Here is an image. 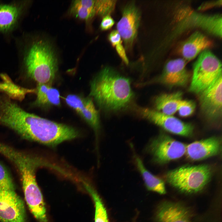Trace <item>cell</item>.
<instances>
[{
    "label": "cell",
    "instance_id": "obj_1",
    "mask_svg": "<svg viewBox=\"0 0 222 222\" xmlns=\"http://www.w3.org/2000/svg\"><path fill=\"white\" fill-rule=\"evenodd\" d=\"M130 84L129 78L106 67L92 80L89 97L103 110L117 111L128 106L133 98Z\"/></svg>",
    "mask_w": 222,
    "mask_h": 222
},
{
    "label": "cell",
    "instance_id": "obj_2",
    "mask_svg": "<svg viewBox=\"0 0 222 222\" xmlns=\"http://www.w3.org/2000/svg\"><path fill=\"white\" fill-rule=\"evenodd\" d=\"M23 62L28 76L38 83L50 84L58 70L57 59L50 45L44 41L33 42L24 51Z\"/></svg>",
    "mask_w": 222,
    "mask_h": 222
},
{
    "label": "cell",
    "instance_id": "obj_3",
    "mask_svg": "<svg viewBox=\"0 0 222 222\" xmlns=\"http://www.w3.org/2000/svg\"><path fill=\"white\" fill-rule=\"evenodd\" d=\"M212 170L207 164L187 165L168 171L167 182L180 192L195 193L202 190L209 182Z\"/></svg>",
    "mask_w": 222,
    "mask_h": 222
},
{
    "label": "cell",
    "instance_id": "obj_4",
    "mask_svg": "<svg viewBox=\"0 0 222 222\" xmlns=\"http://www.w3.org/2000/svg\"><path fill=\"white\" fill-rule=\"evenodd\" d=\"M222 76V64L219 59L208 49L202 52L194 64L189 90L199 94Z\"/></svg>",
    "mask_w": 222,
    "mask_h": 222
},
{
    "label": "cell",
    "instance_id": "obj_5",
    "mask_svg": "<svg viewBox=\"0 0 222 222\" xmlns=\"http://www.w3.org/2000/svg\"><path fill=\"white\" fill-rule=\"evenodd\" d=\"M176 17V30L178 32L189 28L198 27L218 37H222V16L219 14H203L185 7L178 11Z\"/></svg>",
    "mask_w": 222,
    "mask_h": 222
},
{
    "label": "cell",
    "instance_id": "obj_6",
    "mask_svg": "<svg viewBox=\"0 0 222 222\" xmlns=\"http://www.w3.org/2000/svg\"><path fill=\"white\" fill-rule=\"evenodd\" d=\"M133 106L134 110L140 116L169 132L186 137H190L193 134L194 127L192 124L183 121L173 115L135 105Z\"/></svg>",
    "mask_w": 222,
    "mask_h": 222
},
{
    "label": "cell",
    "instance_id": "obj_7",
    "mask_svg": "<svg viewBox=\"0 0 222 222\" xmlns=\"http://www.w3.org/2000/svg\"><path fill=\"white\" fill-rule=\"evenodd\" d=\"M186 145L165 134L154 139L149 146L154 160L164 164L182 157L186 153Z\"/></svg>",
    "mask_w": 222,
    "mask_h": 222
},
{
    "label": "cell",
    "instance_id": "obj_8",
    "mask_svg": "<svg viewBox=\"0 0 222 222\" xmlns=\"http://www.w3.org/2000/svg\"><path fill=\"white\" fill-rule=\"evenodd\" d=\"M222 79L221 76L198 94L201 112L209 122H217L221 118Z\"/></svg>",
    "mask_w": 222,
    "mask_h": 222
},
{
    "label": "cell",
    "instance_id": "obj_9",
    "mask_svg": "<svg viewBox=\"0 0 222 222\" xmlns=\"http://www.w3.org/2000/svg\"><path fill=\"white\" fill-rule=\"evenodd\" d=\"M186 61L183 58L169 60L165 64L162 72L158 77L137 84L143 86L154 83H160L170 87L183 86L188 82L190 75L186 68Z\"/></svg>",
    "mask_w": 222,
    "mask_h": 222
},
{
    "label": "cell",
    "instance_id": "obj_10",
    "mask_svg": "<svg viewBox=\"0 0 222 222\" xmlns=\"http://www.w3.org/2000/svg\"><path fill=\"white\" fill-rule=\"evenodd\" d=\"M0 221L26 222L23 203L14 191L0 187Z\"/></svg>",
    "mask_w": 222,
    "mask_h": 222
},
{
    "label": "cell",
    "instance_id": "obj_11",
    "mask_svg": "<svg viewBox=\"0 0 222 222\" xmlns=\"http://www.w3.org/2000/svg\"><path fill=\"white\" fill-rule=\"evenodd\" d=\"M67 104L75 110L92 127L95 133L97 142L100 129L98 112L90 97H83L75 94H69L65 98Z\"/></svg>",
    "mask_w": 222,
    "mask_h": 222
},
{
    "label": "cell",
    "instance_id": "obj_12",
    "mask_svg": "<svg viewBox=\"0 0 222 222\" xmlns=\"http://www.w3.org/2000/svg\"><path fill=\"white\" fill-rule=\"evenodd\" d=\"M140 18L139 10L132 2L124 8L121 18L117 24V31L127 49L131 47L137 36Z\"/></svg>",
    "mask_w": 222,
    "mask_h": 222
},
{
    "label": "cell",
    "instance_id": "obj_13",
    "mask_svg": "<svg viewBox=\"0 0 222 222\" xmlns=\"http://www.w3.org/2000/svg\"><path fill=\"white\" fill-rule=\"evenodd\" d=\"M221 143L220 138L215 136L196 141L186 146L185 154L192 160L204 159L219 154Z\"/></svg>",
    "mask_w": 222,
    "mask_h": 222
},
{
    "label": "cell",
    "instance_id": "obj_14",
    "mask_svg": "<svg viewBox=\"0 0 222 222\" xmlns=\"http://www.w3.org/2000/svg\"><path fill=\"white\" fill-rule=\"evenodd\" d=\"M155 218L157 222H191V213L187 208L180 203L168 201L158 206Z\"/></svg>",
    "mask_w": 222,
    "mask_h": 222
},
{
    "label": "cell",
    "instance_id": "obj_15",
    "mask_svg": "<svg viewBox=\"0 0 222 222\" xmlns=\"http://www.w3.org/2000/svg\"><path fill=\"white\" fill-rule=\"evenodd\" d=\"M212 44V41L202 33H193L181 44L179 51L186 62L190 61L204 51L208 49Z\"/></svg>",
    "mask_w": 222,
    "mask_h": 222
},
{
    "label": "cell",
    "instance_id": "obj_16",
    "mask_svg": "<svg viewBox=\"0 0 222 222\" xmlns=\"http://www.w3.org/2000/svg\"><path fill=\"white\" fill-rule=\"evenodd\" d=\"M23 7L15 3L0 4V31L12 30L17 23Z\"/></svg>",
    "mask_w": 222,
    "mask_h": 222
},
{
    "label": "cell",
    "instance_id": "obj_17",
    "mask_svg": "<svg viewBox=\"0 0 222 222\" xmlns=\"http://www.w3.org/2000/svg\"><path fill=\"white\" fill-rule=\"evenodd\" d=\"M183 100L182 93L180 92L163 93L156 97L154 104L157 110L167 115H173L177 112Z\"/></svg>",
    "mask_w": 222,
    "mask_h": 222
},
{
    "label": "cell",
    "instance_id": "obj_18",
    "mask_svg": "<svg viewBox=\"0 0 222 222\" xmlns=\"http://www.w3.org/2000/svg\"><path fill=\"white\" fill-rule=\"evenodd\" d=\"M131 148L133 152L136 166L143 179L146 188L149 190L161 195L165 194L166 191L164 181L154 175L146 168L141 159L135 153L133 147Z\"/></svg>",
    "mask_w": 222,
    "mask_h": 222
},
{
    "label": "cell",
    "instance_id": "obj_19",
    "mask_svg": "<svg viewBox=\"0 0 222 222\" xmlns=\"http://www.w3.org/2000/svg\"><path fill=\"white\" fill-rule=\"evenodd\" d=\"M35 91L36 94V98L35 102L36 105L47 106H59L60 105L59 92L50 84H38Z\"/></svg>",
    "mask_w": 222,
    "mask_h": 222
},
{
    "label": "cell",
    "instance_id": "obj_20",
    "mask_svg": "<svg viewBox=\"0 0 222 222\" xmlns=\"http://www.w3.org/2000/svg\"><path fill=\"white\" fill-rule=\"evenodd\" d=\"M0 76L2 79L0 82V92L11 99L22 100L27 93L34 91L14 84L6 74H1Z\"/></svg>",
    "mask_w": 222,
    "mask_h": 222
},
{
    "label": "cell",
    "instance_id": "obj_21",
    "mask_svg": "<svg viewBox=\"0 0 222 222\" xmlns=\"http://www.w3.org/2000/svg\"><path fill=\"white\" fill-rule=\"evenodd\" d=\"M84 185L94 202L95 209V222H109L105 208L98 193L88 183L84 182Z\"/></svg>",
    "mask_w": 222,
    "mask_h": 222
},
{
    "label": "cell",
    "instance_id": "obj_22",
    "mask_svg": "<svg viewBox=\"0 0 222 222\" xmlns=\"http://www.w3.org/2000/svg\"><path fill=\"white\" fill-rule=\"evenodd\" d=\"M71 13L76 17L88 20L93 17L96 14L94 9L90 8L80 4L78 0L72 3L71 9Z\"/></svg>",
    "mask_w": 222,
    "mask_h": 222
},
{
    "label": "cell",
    "instance_id": "obj_23",
    "mask_svg": "<svg viewBox=\"0 0 222 222\" xmlns=\"http://www.w3.org/2000/svg\"><path fill=\"white\" fill-rule=\"evenodd\" d=\"M116 0H95L94 9L96 14L105 17L109 14L114 10Z\"/></svg>",
    "mask_w": 222,
    "mask_h": 222
},
{
    "label": "cell",
    "instance_id": "obj_24",
    "mask_svg": "<svg viewBox=\"0 0 222 222\" xmlns=\"http://www.w3.org/2000/svg\"><path fill=\"white\" fill-rule=\"evenodd\" d=\"M0 187L3 189L14 191V186L9 173L4 166L0 163Z\"/></svg>",
    "mask_w": 222,
    "mask_h": 222
},
{
    "label": "cell",
    "instance_id": "obj_25",
    "mask_svg": "<svg viewBox=\"0 0 222 222\" xmlns=\"http://www.w3.org/2000/svg\"><path fill=\"white\" fill-rule=\"evenodd\" d=\"M195 107V104L194 101L183 100L177 112L180 116L187 117L193 113Z\"/></svg>",
    "mask_w": 222,
    "mask_h": 222
},
{
    "label": "cell",
    "instance_id": "obj_26",
    "mask_svg": "<svg viewBox=\"0 0 222 222\" xmlns=\"http://www.w3.org/2000/svg\"><path fill=\"white\" fill-rule=\"evenodd\" d=\"M115 22L110 15H106L104 17L100 24L101 29L106 31L111 28L114 25Z\"/></svg>",
    "mask_w": 222,
    "mask_h": 222
},
{
    "label": "cell",
    "instance_id": "obj_27",
    "mask_svg": "<svg viewBox=\"0 0 222 222\" xmlns=\"http://www.w3.org/2000/svg\"><path fill=\"white\" fill-rule=\"evenodd\" d=\"M108 38L109 41L113 47L122 43L121 37L117 30L112 31L109 34Z\"/></svg>",
    "mask_w": 222,
    "mask_h": 222
},
{
    "label": "cell",
    "instance_id": "obj_28",
    "mask_svg": "<svg viewBox=\"0 0 222 222\" xmlns=\"http://www.w3.org/2000/svg\"><path fill=\"white\" fill-rule=\"evenodd\" d=\"M116 50L119 56L123 61L127 65L128 64L129 61L126 56L125 49L122 45L120 43L116 46Z\"/></svg>",
    "mask_w": 222,
    "mask_h": 222
},
{
    "label": "cell",
    "instance_id": "obj_29",
    "mask_svg": "<svg viewBox=\"0 0 222 222\" xmlns=\"http://www.w3.org/2000/svg\"><path fill=\"white\" fill-rule=\"evenodd\" d=\"M220 1L217 2V1L216 2H207L205 4H203V5H202L200 6V7H199L200 9L202 10V9H207L209 7H210L211 6H215L216 5H217L218 4V5H220Z\"/></svg>",
    "mask_w": 222,
    "mask_h": 222
}]
</instances>
